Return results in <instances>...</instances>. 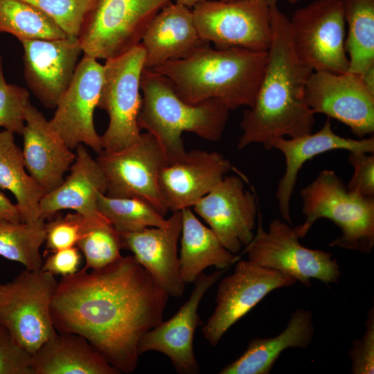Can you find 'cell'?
I'll use <instances>...</instances> for the list:
<instances>
[{"label":"cell","instance_id":"obj_1","mask_svg":"<svg viewBox=\"0 0 374 374\" xmlns=\"http://www.w3.org/2000/svg\"><path fill=\"white\" fill-rule=\"evenodd\" d=\"M168 294L133 256L62 277L51 314L59 333L84 337L121 373L134 372L139 341L163 321Z\"/></svg>","mask_w":374,"mask_h":374},{"label":"cell","instance_id":"obj_2","mask_svg":"<svg viewBox=\"0 0 374 374\" xmlns=\"http://www.w3.org/2000/svg\"><path fill=\"white\" fill-rule=\"evenodd\" d=\"M271 27L265 71L255 100L244 113L238 150L252 143L271 150L278 139L311 134L315 114L307 105L305 87L313 70L302 62L293 48L289 19L269 0Z\"/></svg>","mask_w":374,"mask_h":374},{"label":"cell","instance_id":"obj_3","mask_svg":"<svg viewBox=\"0 0 374 374\" xmlns=\"http://www.w3.org/2000/svg\"><path fill=\"white\" fill-rule=\"evenodd\" d=\"M267 62V52L205 44L188 56L152 70L167 78L185 102L216 100L229 111L252 106Z\"/></svg>","mask_w":374,"mask_h":374},{"label":"cell","instance_id":"obj_4","mask_svg":"<svg viewBox=\"0 0 374 374\" xmlns=\"http://www.w3.org/2000/svg\"><path fill=\"white\" fill-rule=\"evenodd\" d=\"M140 88L143 95L139 127L156 137L166 154L168 163L186 154L181 138L184 132L194 133L209 141L222 138L229 109L221 102L210 100L188 103L176 93L167 78L146 68L141 74Z\"/></svg>","mask_w":374,"mask_h":374},{"label":"cell","instance_id":"obj_5","mask_svg":"<svg viewBox=\"0 0 374 374\" xmlns=\"http://www.w3.org/2000/svg\"><path fill=\"white\" fill-rule=\"evenodd\" d=\"M303 224L294 227L304 238L320 218H327L339 227L341 235L330 247L370 254L374 247V197L349 191L332 170L321 171L301 189Z\"/></svg>","mask_w":374,"mask_h":374},{"label":"cell","instance_id":"obj_6","mask_svg":"<svg viewBox=\"0 0 374 374\" xmlns=\"http://www.w3.org/2000/svg\"><path fill=\"white\" fill-rule=\"evenodd\" d=\"M171 0H96L78 39L84 55L108 60L140 44L156 15Z\"/></svg>","mask_w":374,"mask_h":374},{"label":"cell","instance_id":"obj_7","mask_svg":"<svg viewBox=\"0 0 374 374\" xmlns=\"http://www.w3.org/2000/svg\"><path fill=\"white\" fill-rule=\"evenodd\" d=\"M299 239L292 225L278 219L272 220L265 231L259 211L254 236L240 255L247 253L253 264L289 276L305 287L310 286L312 278L328 285L337 283L341 272L332 254L307 248Z\"/></svg>","mask_w":374,"mask_h":374},{"label":"cell","instance_id":"obj_8","mask_svg":"<svg viewBox=\"0 0 374 374\" xmlns=\"http://www.w3.org/2000/svg\"><path fill=\"white\" fill-rule=\"evenodd\" d=\"M141 44L105 60L98 107L109 116L101 138L103 150L116 152L135 143L141 134L138 118L142 106L140 82L145 68Z\"/></svg>","mask_w":374,"mask_h":374},{"label":"cell","instance_id":"obj_9","mask_svg":"<svg viewBox=\"0 0 374 374\" xmlns=\"http://www.w3.org/2000/svg\"><path fill=\"white\" fill-rule=\"evenodd\" d=\"M58 282L42 267L25 269L12 281L0 284V322L33 355L55 337L51 304Z\"/></svg>","mask_w":374,"mask_h":374},{"label":"cell","instance_id":"obj_10","mask_svg":"<svg viewBox=\"0 0 374 374\" xmlns=\"http://www.w3.org/2000/svg\"><path fill=\"white\" fill-rule=\"evenodd\" d=\"M289 21L291 42L302 62L313 71H348L344 0H314Z\"/></svg>","mask_w":374,"mask_h":374},{"label":"cell","instance_id":"obj_11","mask_svg":"<svg viewBox=\"0 0 374 374\" xmlns=\"http://www.w3.org/2000/svg\"><path fill=\"white\" fill-rule=\"evenodd\" d=\"M191 10L199 37L215 48L268 51L271 37L269 0H202Z\"/></svg>","mask_w":374,"mask_h":374},{"label":"cell","instance_id":"obj_12","mask_svg":"<svg viewBox=\"0 0 374 374\" xmlns=\"http://www.w3.org/2000/svg\"><path fill=\"white\" fill-rule=\"evenodd\" d=\"M96 161L106 179L107 196L142 199L162 215L168 213L158 183L168 158L153 134L141 133L135 143L119 151L103 150Z\"/></svg>","mask_w":374,"mask_h":374},{"label":"cell","instance_id":"obj_13","mask_svg":"<svg viewBox=\"0 0 374 374\" xmlns=\"http://www.w3.org/2000/svg\"><path fill=\"white\" fill-rule=\"evenodd\" d=\"M296 282L289 276L240 259L234 271L218 285L216 307L202 328L204 338L211 345H217L227 330L269 293Z\"/></svg>","mask_w":374,"mask_h":374},{"label":"cell","instance_id":"obj_14","mask_svg":"<svg viewBox=\"0 0 374 374\" xmlns=\"http://www.w3.org/2000/svg\"><path fill=\"white\" fill-rule=\"evenodd\" d=\"M103 65L84 55L78 63L73 79L62 95L53 118L52 130L71 150L84 144L99 154L101 138L96 130L93 112L103 83Z\"/></svg>","mask_w":374,"mask_h":374},{"label":"cell","instance_id":"obj_15","mask_svg":"<svg viewBox=\"0 0 374 374\" xmlns=\"http://www.w3.org/2000/svg\"><path fill=\"white\" fill-rule=\"evenodd\" d=\"M314 114H323L347 125L359 139L374 132V94L359 75L346 72L313 71L305 92Z\"/></svg>","mask_w":374,"mask_h":374},{"label":"cell","instance_id":"obj_16","mask_svg":"<svg viewBox=\"0 0 374 374\" xmlns=\"http://www.w3.org/2000/svg\"><path fill=\"white\" fill-rule=\"evenodd\" d=\"M256 193L237 175H227L193 206L222 244L233 253L250 243L258 213Z\"/></svg>","mask_w":374,"mask_h":374},{"label":"cell","instance_id":"obj_17","mask_svg":"<svg viewBox=\"0 0 374 374\" xmlns=\"http://www.w3.org/2000/svg\"><path fill=\"white\" fill-rule=\"evenodd\" d=\"M21 43L26 84L43 105L55 109L83 53L78 37L25 39Z\"/></svg>","mask_w":374,"mask_h":374},{"label":"cell","instance_id":"obj_18","mask_svg":"<svg viewBox=\"0 0 374 374\" xmlns=\"http://www.w3.org/2000/svg\"><path fill=\"white\" fill-rule=\"evenodd\" d=\"M217 269L211 274L201 273L188 300L170 319L162 321L144 334L139 341V356L148 351L160 352L168 357L175 371L182 374L199 373L193 350L196 328L202 324L197 313L206 292L229 269Z\"/></svg>","mask_w":374,"mask_h":374},{"label":"cell","instance_id":"obj_19","mask_svg":"<svg viewBox=\"0 0 374 374\" xmlns=\"http://www.w3.org/2000/svg\"><path fill=\"white\" fill-rule=\"evenodd\" d=\"M233 167L222 154L202 150L186 152L168 163L159 176V187L168 211L193 207L208 193Z\"/></svg>","mask_w":374,"mask_h":374},{"label":"cell","instance_id":"obj_20","mask_svg":"<svg viewBox=\"0 0 374 374\" xmlns=\"http://www.w3.org/2000/svg\"><path fill=\"white\" fill-rule=\"evenodd\" d=\"M181 230L179 211L172 213L164 226L119 233L122 249L132 251L135 260L174 297L182 296L185 290L177 255Z\"/></svg>","mask_w":374,"mask_h":374},{"label":"cell","instance_id":"obj_21","mask_svg":"<svg viewBox=\"0 0 374 374\" xmlns=\"http://www.w3.org/2000/svg\"><path fill=\"white\" fill-rule=\"evenodd\" d=\"M273 148L280 151L285 159V170L278 181L276 199L282 218L292 225L290 200L303 164L319 154L334 150L374 153V136L373 134L359 139L341 136L335 133L328 119L317 132L278 139L274 143Z\"/></svg>","mask_w":374,"mask_h":374},{"label":"cell","instance_id":"obj_22","mask_svg":"<svg viewBox=\"0 0 374 374\" xmlns=\"http://www.w3.org/2000/svg\"><path fill=\"white\" fill-rule=\"evenodd\" d=\"M22 150L26 169L45 194L57 188L76 154L52 130L48 121L30 103L25 111Z\"/></svg>","mask_w":374,"mask_h":374},{"label":"cell","instance_id":"obj_23","mask_svg":"<svg viewBox=\"0 0 374 374\" xmlns=\"http://www.w3.org/2000/svg\"><path fill=\"white\" fill-rule=\"evenodd\" d=\"M76 150L69 175L41 199L40 217L46 220L60 211L71 209L89 220L108 221L97 206L99 194H105L107 190L105 175L84 144L78 145Z\"/></svg>","mask_w":374,"mask_h":374},{"label":"cell","instance_id":"obj_24","mask_svg":"<svg viewBox=\"0 0 374 374\" xmlns=\"http://www.w3.org/2000/svg\"><path fill=\"white\" fill-rule=\"evenodd\" d=\"M207 44L199 36L192 10L176 3L156 15L140 43L145 51V68L150 69L184 58Z\"/></svg>","mask_w":374,"mask_h":374},{"label":"cell","instance_id":"obj_25","mask_svg":"<svg viewBox=\"0 0 374 374\" xmlns=\"http://www.w3.org/2000/svg\"><path fill=\"white\" fill-rule=\"evenodd\" d=\"M314 334L312 312L295 310L283 331L274 337H255L245 351L224 367L220 374H269L281 353L289 348H305Z\"/></svg>","mask_w":374,"mask_h":374},{"label":"cell","instance_id":"obj_26","mask_svg":"<svg viewBox=\"0 0 374 374\" xmlns=\"http://www.w3.org/2000/svg\"><path fill=\"white\" fill-rule=\"evenodd\" d=\"M33 374H118L84 337L57 333L33 355Z\"/></svg>","mask_w":374,"mask_h":374},{"label":"cell","instance_id":"obj_27","mask_svg":"<svg viewBox=\"0 0 374 374\" xmlns=\"http://www.w3.org/2000/svg\"><path fill=\"white\" fill-rule=\"evenodd\" d=\"M180 275L190 283L208 267L230 268L241 258L226 249L211 228L204 226L190 207L181 210Z\"/></svg>","mask_w":374,"mask_h":374},{"label":"cell","instance_id":"obj_28","mask_svg":"<svg viewBox=\"0 0 374 374\" xmlns=\"http://www.w3.org/2000/svg\"><path fill=\"white\" fill-rule=\"evenodd\" d=\"M0 188L15 195L21 222H33L40 218L39 203L45 193L26 172L14 134L5 130L0 131Z\"/></svg>","mask_w":374,"mask_h":374},{"label":"cell","instance_id":"obj_29","mask_svg":"<svg viewBox=\"0 0 374 374\" xmlns=\"http://www.w3.org/2000/svg\"><path fill=\"white\" fill-rule=\"evenodd\" d=\"M344 8L348 26L347 72L361 75L374 66V0H344Z\"/></svg>","mask_w":374,"mask_h":374},{"label":"cell","instance_id":"obj_30","mask_svg":"<svg viewBox=\"0 0 374 374\" xmlns=\"http://www.w3.org/2000/svg\"><path fill=\"white\" fill-rule=\"evenodd\" d=\"M0 32L20 42L68 36L52 18L24 0H0Z\"/></svg>","mask_w":374,"mask_h":374},{"label":"cell","instance_id":"obj_31","mask_svg":"<svg viewBox=\"0 0 374 374\" xmlns=\"http://www.w3.org/2000/svg\"><path fill=\"white\" fill-rule=\"evenodd\" d=\"M45 220L33 222L0 221V255L23 265L26 269L42 267L39 252L45 242Z\"/></svg>","mask_w":374,"mask_h":374},{"label":"cell","instance_id":"obj_32","mask_svg":"<svg viewBox=\"0 0 374 374\" xmlns=\"http://www.w3.org/2000/svg\"><path fill=\"white\" fill-rule=\"evenodd\" d=\"M97 206L100 214L119 233L162 227L168 224V219L153 206L136 197L114 198L99 194Z\"/></svg>","mask_w":374,"mask_h":374},{"label":"cell","instance_id":"obj_33","mask_svg":"<svg viewBox=\"0 0 374 374\" xmlns=\"http://www.w3.org/2000/svg\"><path fill=\"white\" fill-rule=\"evenodd\" d=\"M76 246L85 258L84 269H103L121 258L119 232L109 221L86 217L84 229Z\"/></svg>","mask_w":374,"mask_h":374},{"label":"cell","instance_id":"obj_34","mask_svg":"<svg viewBox=\"0 0 374 374\" xmlns=\"http://www.w3.org/2000/svg\"><path fill=\"white\" fill-rule=\"evenodd\" d=\"M51 18L68 36L78 37L96 0H24Z\"/></svg>","mask_w":374,"mask_h":374},{"label":"cell","instance_id":"obj_35","mask_svg":"<svg viewBox=\"0 0 374 374\" xmlns=\"http://www.w3.org/2000/svg\"><path fill=\"white\" fill-rule=\"evenodd\" d=\"M27 89L6 82L0 55V127L12 134L22 135L25 111L30 103Z\"/></svg>","mask_w":374,"mask_h":374},{"label":"cell","instance_id":"obj_36","mask_svg":"<svg viewBox=\"0 0 374 374\" xmlns=\"http://www.w3.org/2000/svg\"><path fill=\"white\" fill-rule=\"evenodd\" d=\"M86 217L80 213H68L46 223L45 242L53 251L76 246L82 235Z\"/></svg>","mask_w":374,"mask_h":374},{"label":"cell","instance_id":"obj_37","mask_svg":"<svg viewBox=\"0 0 374 374\" xmlns=\"http://www.w3.org/2000/svg\"><path fill=\"white\" fill-rule=\"evenodd\" d=\"M33 355L0 322V374H33Z\"/></svg>","mask_w":374,"mask_h":374},{"label":"cell","instance_id":"obj_38","mask_svg":"<svg viewBox=\"0 0 374 374\" xmlns=\"http://www.w3.org/2000/svg\"><path fill=\"white\" fill-rule=\"evenodd\" d=\"M353 374L374 373V308L368 311L365 330L360 339L353 341L348 352Z\"/></svg>","mask_w":374,"mask_h":374},{"label":"cell","instance_id":"obj_39","mask_svg":"<svg viewBox=\"0 0 374 374\" xmlns=\"http://www.w3.org/2000/svg\"><path fill=\"white\" fill-rule=\"evenodd\" d=\"M348 162L353 175L347 189L364 197H374V153L350 152Z\"/></svg>","mask_w":374,"mask_h":374},{"label":"cell","instance_id":"obj_40","mask_svg":"<svg viewBox=\"0 0 374 374\" xmlns=\"http://www.w3.org/2000/svg\"><path fill=\"white\" fill-rule=\"evenodd\" d=\"M81 260L80 251L74 246L53 251L42 264V268L54 276H68L79 270Z\"/></svg>","mask_w":374,"mask_h":374},{"label":"cell","instance_id":"obj_41","mask_svg":"<svg viewBox=\"0 0 374 374\" xmlns=\"http://www.w3.org/2000/svg\"><path fill=\"white\" fill-rule=\"evenodd\" d=\"M0 221L21 222L16 204L0 190Z\"/></svg>","mask_w":374,"mask_h":374},{"label":"cell","instance_id":"obj_42","mask_svg":"<svg viewBox=\"0 0 374 374\" xmlns=\"http://www.w3.org/2000/svg\"><path fill=\"white\" fill-rule=\"evenodd\" d=\"M359 76L365 87L374 94V66Z\"/></svg>","mask_w":374,"mask_h":374},{"label":"cell","instance_id":"obj_43","mask_svg":"<svg viewBox=\"0 0 374 374\" xmlns=\"http://www.w3.org/2000/svg\"><path fill=\"white\" fill-rule=\"evenodd\" d=\"M202 0H175V3L192 9L193 7Z\"/></svg>","mask_w":374,"mask_h":374},{"label":"cell","instance_id":"obj_44","mask_svg":"<svg viewBox=\"0 0 374 374\" xmlns=\"http://www.w3.org/2000/svg\"><path fill=\"white\" fill-rule=\"evenodd\" d=\"M287 1L290 3H296L298 1H299L300 0H287Z\"/></svg>","mask_w":374,"mask_h":374},{"label":"cell","instance_id":"obj_45","mask_svg":"<svg viewBox=\"0 0 374 374\" xmlns=\"http://www.w3.org/2000/svg\"><path fill=\"white\" fill-rule=\"evenodd\" d=\"M222 1H234V0H222Z\"/></svg>","mask_w":374,"mask_h":374}]
</instances>
